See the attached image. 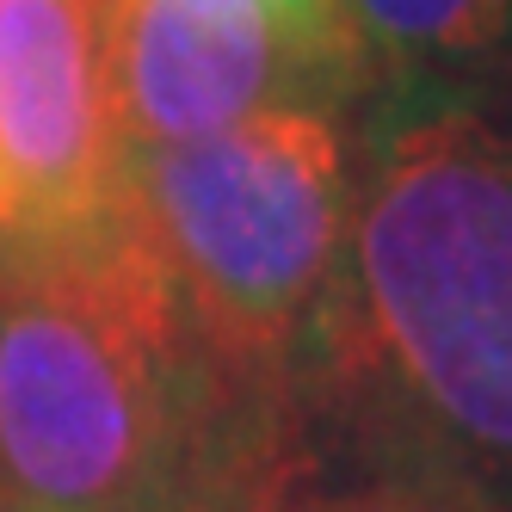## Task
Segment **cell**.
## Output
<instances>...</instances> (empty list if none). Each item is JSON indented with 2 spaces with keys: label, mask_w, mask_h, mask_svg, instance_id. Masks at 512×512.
Masks as SVG:
<instances>
[{
  "label": "cell",
  "mask_w": 512,
  "mask_h": 512,
  "mask_svg": "<svg viewBox=\"0 0 512 512\" xmlns=\"http://www.w3.org/2000/svg\"><path fill=\"white\" fill-rule=\"evenodd\" d=\"M290 408L192 327L130 210L0 260V512H278Z\"/></svg>",
  "instance_id": "cell-1"
},
{
  "label": "cell",
  "mask_w": 512,
  "mask_h": 512,
  "mask_svg": "<svg viewBox=\"0 0 512 512\" xmlns=\"http://www.w3.org/2000/svg\"><path fill=\"white\" fill-rule=\"evenodd\" d=\"M303 358L371 395L389 469L512 506V62L463 87H395Z\"/></svg>",
  "instance_id": "cell-2"
},
{
  "label": "cell",
  "mask_w": 512,
  "mask_h": 512,
  "mask_svg": "<svg viewBox=\"0 0 512 512\" xmlns=\"http://www.w3.org/2000/svg\"><path fill=\"white\" fill-rule=\"evenodd\" d=\"M124 210L192 327L247 377L290 383L334 303L352 167L321 105H272L167 149H124Z\"/></svg>",
  "instance_id": "cell-3"
},
{
  "label": "cell",
  "mask_w": 512,
  "mask_h": 512,
  "mask_svg": "<svg viewBox=\"0 0 512 512\" xmlns=\"http://www.w3.org/2000/svg\"><path fill=\"white\" fill-rule=\"evenodd\" d=\"M124 216L112 0H0V260Z\"/></svg>",
  "instance_id": "cell-4"
},
{
  "label": "cell",
  "mask_w": 512,
  "mask_h": 512,
  "mask_svg": "<svg viewBox=\"0 0 512 512\" xmlns=\"http://www.w3.org/2000/svg\"><path fill=\"white\" fill-rule=\"evenodd\" d=\"M364 87L358 68L321 62L278 31L216 19L179 0H112V99L124 149H167L229 130L272 105H334Z\"/></svg>",
  "instance_id": "cell-5"
},
{
  "label": "cell",
  "mask_w": 512,
  "mask_h": 512,
  "mask_svg": "<svg viewBox=\"0 0 512 512\" xmlns=\"http://www.w3.org/2000/svg\"><path fill=\"white\" fill-rule=\"evenodd\" d=\"M346 19L395 87H463L512 62V0H346Z\"/></svg>",
  "instance_id": "cell-6"
},
{
  "label": "cell",
  "mask_w": 512,
  "mask_h": 512,
  "mask_svg": "<svg viewBox=\"0 0 512 512\" xmlns=\"http://www.w3.org/2000/svg\"><path fill=\"white\" fill-rule=\"evenodd\" d=\"M278 512H512L506 500L451 482V475H426V469H383L371 482H352V488H327L309 494L297 488Z\"/></svg>",
  "instance_id": "cell-7"
},
{
  "label": "cell",
  "mask_w": 512,
  "mask_h": 512,
  "mask_svg": "<svg viewBox=\"0 0 512 512\" xmlns=\"http://www.w3.org/2000/svg\"><path fill=\"white\" fill-rule=\"evenodd\" d=\"M179 7H198L216 19H247V25H266L278 31L284 44H297L321 62H340L358 68L371 81V62H364L358 38H352V19H346V0H179Z\"/></svg>",
  "instance_id": "cell-8"
}]
</instances>
